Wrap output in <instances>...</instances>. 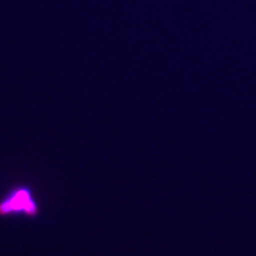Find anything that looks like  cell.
<instances>
[{"label": "cell", "instance_id": "cell-1", "mask_svg": "<svg viewBox=\"0 0 256 256\" xmlns=\"http://www.w3.org/2000/svg\"><path fill=\"white\" fill-rule=\"evenodd\" d=\"M40 206L34 191L25 184L12 186L0 200V218L39 216Z\"/></svg>", "mask_w": 256, "mask_h": 256}]
</instances>
